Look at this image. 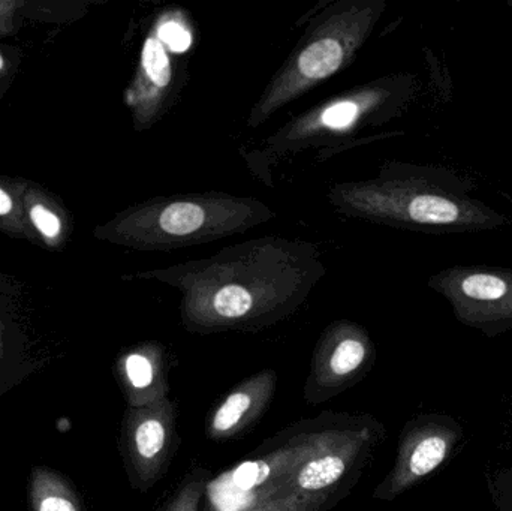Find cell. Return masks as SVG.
Segmentation results:
<instances>
[{"label": "cell", "mask_w": 512, "mask_h": 511, "mask_svg": "<svg viewBox=\"0 0 512 511\" xmlns=\"http://www.w3.org/2000/svg\"><path fill=\"white\" fill-rule=\"evenodd\" d=\"M462 293L469 299L496 300L507 293V284L498 276L472 275L462 282Z\"/></svg>", "instance_id": "14"}, {"label": "cell", "mask_w": 512, "mask_h": 511, "mask_svg": "<svg viewBox=\"0 0 512 511\" xmlns=\"http://www.w3.org/2000/svg\"><path fill=\"white\" fill-rule=\"evenodd\" d=\"M342 63V47L333 38L316 41L301 53L298 68L301 74L312 80H321L339 69Z\"/></svg>", "instance_id": "8"}, {"label": "cell", "mask_w": 512, "mask_h": 511, "mask_svg": "<svg viewBox=\"0 0 512 511\" xmlns=\"http://www.w3.org/2000/svg\"><path fill=\"white\" fill-rule=\"evenodd\" d=\"M372 366V350L364 336L337 333L313 357L304 383V401L321 405L360 383Z\"/></svg>", "instance_id": "5"}, {"label": "cell", "mask_w": 512, "mask_h": 511, "mask_svg": "<svg viewBox=\"0 0 512 511\" xmlns=\"http://www.w3.org/2000/svg\"><path fill=\"white\" fill-rule=\"evenodd\" d=\"M159 41L164 42L165 45H168L176 53H183V51L191 47L192 36L180 24L165 23L159 27Z\"/></svg>", "instance_id": "16"}, {"label": "cell", "mask_w": 512, "mask_h": 511, "mask_svg": "<svg viewBox=\"0 0 512 511\" xmlns=\"http://www.w3.org/2000/svg\"><path fill=\"white\" fill-rule=\"evenodd\" d=\"M33 224L36 225L41 234H44L48 239H53L60 233V221L53 212L45 209L44 206H35L30 212Z\"/></svg>", "instance_id": "18"}, {"label": "cell", "mask_w": 512, "mask_h": 511, "mask_svg": "<svg viewBox=\"0 0 512 511\" xmlns=\"http://www.w3.org/2000/svg\"><path fill=\"white\" fill-rule=\"evenodd\" d=\"M123 378L135 407L156 404L168 398L170 393V372L158 353L137 351L128 354L123 360Z\"/></svg>", "instance_id": "7"}, {"label": "cell", "mask_w": 512, "mask_h": 511, "mask_svg": "<svg viewBox=\"0 0 512 511\" xmlns=\"http://www.w3.org/2000/svg\"><path fill=\"white\" fill-rule=\"evenodd\" d=\"M328 413L289 428L265 443L231 471L207 485L218 511H248L271 500L291 477L315 455L324 434Z\"/></svg>", "instance_id": "2"}, {"label": "cell", "mask_w": 512, "mask_h": 511, "mask_svg": "<svg viewBox=\"0 0 512 511\" xmlns=\"http://www.w3.org/2000/svg\"><path fill=\"white\" fill-rule=\"evenodd\" d=\"M209 485V473L197 468L189 474L186 482L180 485L179 491L165 504L162 511H200L201 500Z\"/></svg>", "instance_id": "11"}, {"label": "cell", "mask_w": 512, "mask_h": 511, "mask_svg": "<svg viewBox=\"0 0 512 511\" xmlns=\"http://www.w3.org/2000/svg\"><path fill=\"white\" fill-rule=\"evenodd\" d=\"M3 68V59H2V56H0V69Z\"/></svg>", "instance_id": "22"}, {"label": "cell", "mask_w": 512, "mask_h": 511, "mask_svg": "<svg viewBox=\"0 0 512 511\" xmlns=\"http://www.w3.org/2000/svg\"><path fill=\"white\" fill-rule=\"evenodd\" d=\"M357 105L352 102H340V104L333 105L322 113V123L328 128L342 129L351 125L357 117Z\"/></svg>", "instance_id": "15"}, {"label": "cell", "mask_w": 512, "mask_h": 511, "mask_svg": "<svg viewBox=\"0 0 512 511\" xmlns=\"http://www.w3.org/2000/svg\"><path fill=\"white\" fill-rule=\"evenodd\" d=\"M39 511H77V509H75L74 503L69 501L68 498L51 495V497L44 498L41 501Z\"/></svg>", "instance_id": "20"}, {"label": "cell", "mask_w": 512, "mask_h": 511, "mask_svg": "<svg viewBox=\"0 0 512 511\" xmlns=\"http://www.w3.org/2000/svg\"><path fill=\"white\" fill-rule=\"evenodd\" d=\"M206 212L192 203H174L162 212L159 218L162 230L171 236H186L203 227Z\"/></svg>", "instance_id": "9"}, {"label": "cell", "mask_w": 512, "mask_h": 511, "mask_svg": "<svg viewBox=\"0 0 512 511\" xmlns=\"http://www.w3.org/2000/svg\"><path fill=\"white\" fill-rule=\"evenodd\" d=\"M381 438L382 426L372 417L328 413L315 455L274 498H300L327 511L355 485Z\"/></svg>", "instance_id": "1"}, {"label": "cell", "mask_w": 512, "mask_h": 511, "mask_svg": "<svg viewBox=\"0 0 512 511\" xmlns=\"http://www.w3.org/2000/svg\"><path fill=\"white\" fill-rule=\"evenodd\" d=\"M254 308V297L246 288L227 285L216 293L213 311L224 320H239L246 317Z\"/></svg>", "instance_id": "12"}, {"label": "cell", "mask_w": 512, "mask_h": 511, "mask_svg": "<svg viewBox=\"0 0 512 511\" xmlns=\"http://www.w3.org/2000/svg\"><path fill=\"white\" fill-rule=\"evenodd\" d=\"M409 215L421 224H453L460 216L459 207L453 201L435 195L417 197L409 206Z\"/></svg>", "instance_id": "10"}, {"label": "cell", "mask_w": 512, "mask_h": 511, "mask_svg": "<svg viewBox=\"0 0 512 511\" xmlns=\"http://www.w3.org/2000/svg\"><path fill=\"white\" fill-rule=\"evenodd\" d=\"M248 511H322L307 501L295 497H277L259 504Z\"/></svg>", "instance_id": "17"}, {"label": "cell", "mask_w": 512, "mask_h": 511, "mask_svg": "<svg viewBox=\"0 0 512 511\" xmlns=\"http://www.w3.org/2000/svg\"><path fill=\"white\" fill-rule=\"evenodd\" d=\"M496 498H498L501 511H512V471L505 473L504 479L501 477Z\"/></svg>", "instance_id": "19"}, {"label": "cell", "mask_w": 512, "mask_h": 511, "mask_svg": "<svg viewBox=\"0 0 512 511\" xmlns=\"http://www.w3.org/2000/svg\"><path fill=\"white\" fill-rule=\"evenodd\" d=\"M277 374L264 369L234 387L210 413L206 434L215 443H225L254 426L273 401Z\"/></svg>", "instance_id": "6"}, {"label": "cell", "mask_w": 512, "mask_h": 511, "mask_svg": "<svg viewBox=\"0 0 512 511\" xmlns=\"http://www.w3.org/2000/svg\"><path fill=\"white\" fill-rule=\"evenodd\" d=\"M11 209V198L8 197V194H6V192H3L2 189H0V216L6 215V213L11 212Z\"/></svg>", "instance_id": "21"}, {"label": "cell", "mask_w": 512, "mask_h": 511, "mask_svg": "<svg viewBox=\"0 0 512 511\" xmlns=\"http://www.w3.org/2000/svg\"><path fill=\"white\" fill-rule=\"evenodd\" d=\"M143 66L150 80L158 87L171 81V66L164 45L158 38H149L143 48Z\"/></svg>", "instance_id": "13"}, {"label": "cell", "mask_w": 512, "mask_h": 511, "mask_svg": "<svg viewBox=\"0 0 512 511\" xmlns=\"http://www.w3.org/2000/svg\"><path fill=\"white\" fill-rule=\"evenodd\" d=\"M445 417L424 416L406 425L400 437L393 470L379 483L373 498L393 501L438 470L453 450L459 435Z\"/></svg>", "instance_id": "4"}, {"label": "cell", "mask_w": 512, "mask_h": 511, "mask_svg": "<svg viewBox=\"0 0 512 511\" xmlns=\"http://www.w3.org/2000/svg\"><path fill=\"white\" fill-rule=\"evenodd\" d=\"M129 464L141 491L164 479L180 444L177 405L170 398L146 407H135L126 425Z\"/></svg>", "instance_id": "3"}]
</instances>
